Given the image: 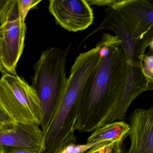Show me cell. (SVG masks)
<instances>
[{
    "mask_svg": "<svg viewBox=\"0 0 153 153\" xmlns=\"http://www.w3.org/2000/svg\"><path fill=\"white\" fill-rule=\"evenodd\" d=\"M150 1H151V2L153 4V0H150Z\"/></svg>",
    "mask_w": 153,
    "mask_h": 153,
    "instance_id": "23",
    "label": "cell"
},
{
    "mask_svg": "<svg viewBox=\"0 0 153 153\" xmlns=\"http://www.w3.org/2000/svg\"><path fill=\"white\" fill-rule=\"evenodd\" d=\"M130 125L124 121L108 123L92 132L87 143H98L104 142L115 143L124 141L128 135Z\"/></svg>",
    "mask_w": 153,
    "mask_h": 153,
    "instance_id": "10",
    "label": "cell"
},
{
    "mask_svg": "<svg viewBox=\"0 0 153 153\" xmlns=\"http://www.w3.org/2000/svg\"><path fill=\"white\" fill-rule=\"evenodd\" d=\"M97 143H87L84 144H71L67 146L61 153H84Z\"/></svg>",
    "mask_w": 153,
    "mask_h": 153,
    "instance_id": "11",
    "label": "cell"
},
{
    "mask_svg": "<svg viewBox=\"0 0 153 153\" xmlns=\"http://www.w3.org/2000/svg\"><path fill=\"white\" fill-rule=\"evenodd\" d=\"M2 126V125H1V124H0V128Z\"/></svg>",
    "mask_w": 153,
    "mask_h": 153,
    "instance_id": "24",
    "label": "cell"
},
{
    "mask_svg": "<svg viewBox=\"0 0 153 153\" xmlns=\"http://www.w3.org/2000/svg\"><path fill=\"white\" fill-rule=\"evenodd\" d=\"M129 122L130 147L124 153H153V106L135 110Z\"/></svg>",
    "mask_w": 153,
    "mask_h": 153,
    "instance_id": "9",
    "label": "cell"
},
{
    "mask_svg": "<svg viewBox=\"0 0 153 153\" xmlns=\"http://www.w3.org/2000/svg\"><path fill=\"white\" fill-rule=\"evenodd\" d=\"M143 67L147 77H153V53L145 55L143 58Z\"/></svg>",
    "mask_w": 153,
    "mask_h": 153,
    "instance_id": "13",
    "label": "cell"
},
{
    "mask_svg": "<svg viewBox=\"0 0 153 153\" xmlns=\"http://www.w3.org/2000/svg\"><path fill=\"white\" fill-rule=\"evenodd\" d=\"M101 24L86 36L109 30L121 41L128 63L143 66L146 48L153 40V4L150 0H120L108 6Z\"/></svg>",
    "mask_w": 153,
    "mask_h": 153,
    "instance_id": "2",
    "label": "cell"
},
{
    "mask_svg": "<svg viewBox=\"0 0 153 153\" xmlns=\"http://www.w3.org/2000/svg\"><path fill=\"white\" fill-rule=\"evenodd\" d=\"M41 1L38 0H19L20 8L22 16L25 19L31 9L37 7Z\"/></svg>",
    "mask_w": 153,
    "mask_h": 153,
    "instance_id": "12",
    "label": "cell"
},
{
    "mask_svg": "<svg viewBox=\"0 0 153 153\" xmlns=\"http://www.w3.org/2000/svg\"><path fill=\"white\" fill-rule=\"evenodd\" d=\"M121 41L104 33L97 44L98 63L83 89L75 129L93 132L108 123L125 119L134 100L153 84L143 66L127 61Z\"/></svg>",
    "mask_w": 153,
    "mask_h": 153,
    "instance_id": "1",
    "label": "cell"
},
{
    "mask_svg": "<svg viewBox=\"0 0 153 153\" xmlns=\"http://www.w3.org/2000/svg\"><path fill=\"white\" fill-rule=\"evenodd\" d=\"M45 136L40 127L35 124L15 122L4 125L0 128V151L25 149L43 152Z\"/></svg>",
    "mask_w": 153,
    "mask_h": 153,
    "instance_id": "8",
    "label": "cell"
},
{
    "mask_svg": "<svg viewBox=\"0 0 153 153\" xmlns=\"http://www.w3.org/2000/svg\"><path fill=\"white\" fill-rule=\"evenodd\" d=\"M90 5H96L98 6H110L114 3L115 1H87Z\"/></svg>",
    "mask_w": 153,
    "mask_h": 153,
    "instance_id": "20",
    "label": "cell"
},
{
    "mask_svg": "<svg viewBox=\"0 0 153 153\" xmlns=\"http://www.w3.org/2000/svg\"><path fill=\"white\" fill-rule=\"evenodd\" d=\"M89 61L76 59L68 78L62 104L45 136L42 153H59L71 144H76L75 136L78 104L83 89L94 70Z\"/></svg>",
    "mask_w": 153,
    "mask_h": 153,
    "instance_id": "4",
    "label": "cell"
},
{
    "mask_svg": "<svg viewBox=\"0 0 153 153\" xmlns=\"http://www.w3.org/2000/svg\"><path fill=\"white\" fill-rule=\"evenodd\" d=\"M70 45L65 50L52 47L42 52L34 66L31 86L37 93L42 107L40 127L46 133L65 95L68 86L66 63Z\"/></svg>",
    "mask_w": 153,
    "mask_h": 153,
    "instance_id": "3",
    "label": "cell"
},
{
    "mask_svg": "<svg viewBox=\"0 0 153 153\" xmlns=\"http://www.w3.org/2000/svg\"><path fill=\"white\" fill-rule=\"evenodd\" d=\"M0 72L2 75L9 74L4 68L3 63V52L2 43L0 32Z\"/></svg>",
    "mask_w": 153,
    "mask_h": 153,
    "instance_id": "17",
    "label": "cell"
},
{
    "mask_svg": "<svg viewBox=\"0 0 153 153\" xmlns=\"http://www.w3.org/2000/svg\"><path fill=\"white\" fill-rule=\"evenodd\" d=\"M48 8L56 24L69 31L84 30L93 22V11L85 0H50Z\"/></svg>",
    "mask_w": 153,
    "mask_h": 153,
    "instance_id": "7",
    "label": "cell"
},
{
    "mask_svg": "<svg viewBox=\"0 0 153 153\" xmlns=\"http://www.w3.org/2000/svg\"><path fill=\"white\" fill-rule=\"evenodd\" d=\"M0 24L4 65L8 73L17 75L16 67L24 49L27 30L19 0L12 1Z\"/></svg>",
    "mask_w": 153,
    "mask_h": 153,
    "instance_id": "6",
    "label": "cell"
},
{
    "mask_svg": "<svg viewBox=\"0 0 153 153\" xmlns=\"http://www.w3.org/2000/svg\"><path fill=\"white\" fill-rule=\"evenodd\" d=\"M62 153V152H59V153Z\"/></svg>",
    "mask_w": 153,
    "mask_h": 153,
    "instance_id": "26",
    "label": "cell"
},
{
    "mask_svg": "<svg viewBox=\"0 0 153 153\" xmlns=\"http://www.w3.org/2000/svg\"><path fill=\"white\" fill-rule=\"evenodd\" d=\"M0 153H2V152L1 151H0Z\"/></svg>",
    "mask_w": 153,
    "mask_h": 153,
    "instance_id": "25",
    "label": "cell"
},
{
    "mask_svg": "<svg viewBox=\"0 0 153 153\" xmlns=\"http://www.w3.org/2000/svg\"><path fill=\"white\" fill-rule=\"evenodd\" d=\"M113 143L109 142L98 143L84 153H108L112 147Z\"/></svg>",
    "mask_w": 153,
    "mask_h": 153,
    "instance_id": "14",
    "label": "cell"
},
{
    "mask_svg": "<svg viewBox=\"0 0 153 153\" xmlns=\"http://www.w3.org/2000/svg\"><path fill=\"white\" fill-rule=\"evenodd\" d=\"M1 152L2 153H42L41 151L25 149H12Z\"/></svg>",
    "mask_w": 153,
    "mask_h": 153,
    "instance_id": "19",
    "label": "cell"
},
{
    "mask_svg": "<svg viewBox=\"0 0 153 153\" xmlns=\"http://www.w3.org/2000/svg\"><path fill=\"white\" fill-rule=\"evenodd\" d=\"M123 142L124 141H119L113 143L112 147L108 153H124Z\"/></svg>",
    "mask_w": 153,
    "mask_h": 153,
    "instance_id": "16",
    "label": "cell"
},
{
    "mask_svg": "<svg viewBox=\"0 0 153 153\" xmlns=\"http://www.w3.org/2000/svg\"><path fill=\"white\" fill-rule=\"evenodd\" d=\"M0 102L15 122L41 126L43 114L37 93L17 75L6 74L0 79Z\"/></svg>",
    "mask_w": 153,
    "mask_h": 153,
    "instance_id": "5",
    "label": "cell"
},
{
    "mask_svg": "<svg viewBox=\"0 0 153 153\" xmlns=\"http://www.w3.org/2000/svg\"><path fill=\"white\" fill-rule=\"evenodd\" d=\"M150 49H151L152 52L153 53V40L152 42H151V44L150 45Z\"/></svg>",
    "mask_w": 153,
    "mask_h": 153,
    "instance_id": "21",
    "label": "cell"
},
{
    "mask_svg": "<svg viewBox=\"0 0 153 153\" xmlns=\"http://www.w3.org/2000/svg\"><path fill=\"white\" fill-rule=\"evenodd\" d=\"M12 0H0V19L7 10Z\"/></svg>",
    "mask_w": 153,
    "mask_h": 153,
    "instance_id": "18",
    "label": "cell"
},
{
    "mask_svg": "<svg viewBox=\"0 0 153 153\" xmlns=\"http://www.w3.org/2000/svg\"><path fill=\"white\" fill-rule=\"evenodd\" d=\"M150 79V81L153 84V77H148Z\"/></svg>",
    "mask_w": 153,
    "mask_h": 153,
    "instance_id": "22",
    "label": "cell"
},
{
    "mask_svg": "<svg viewBox=\"0 0 153 153\" xmlns=\"http://www.w3.org/2000/svg\"><path fill=\"white\" fill-rule=\"evenodd\" d=\"M14 119L7 112L0 102V124L2 125L15 123Z\"/></svg>",
    "mask_w": 153,
    "mask_h": 153,
    "instance_id": "15",
    "label": "cell"
}]
</instances>
